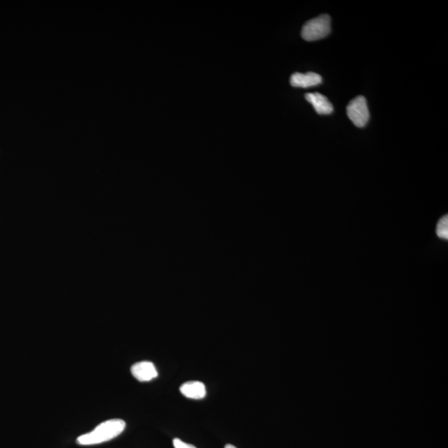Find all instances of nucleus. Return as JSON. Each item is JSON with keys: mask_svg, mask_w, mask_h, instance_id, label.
<instances>
[{"mask_svg": "<svg viewBox=\"0 0 448 448\" xmlns=\"http://www.w3.org/2000/svg\"><path fill=\"white\" fill-rule=\"evenodd\" d=\"M126 429V422L121 420H111L101 422L92 432L78 437L77 442L80 445H95L108 442L115 438Z\"/></svg>", "mask_w": 448, "mask_h": 448, "instance_id": "1", "label": "nucleus"}, {"mask_svg": "<svg viewBox=\"0 0 448 448\" xmlns=\"http://www.w3.org/2000/svg\"><path fill=\"white\" fill-rule=\"evenodd\" d=\"M331 17L322 15L308 21L302 28V37L306 41H316L327 37L331 31Z\"/></svg>", "mask_w": 448, "mask_h": 448, "instance_id": "2", "label": "nucleus"}, {"mask_svg": "<svg viewBox=\"0 0 448 448\" xmlns=\"http://www.w3.org/2000/svg\"><path fill=\"white\" fill-rule=\"evenodd\" d=\"M347 115L359 128H365L370 119V112L365 96H359L347 105Z\"/></svg>", "mask_w": 448, "mask_h": 448, "instance_id": "3", "label": "nucleus"}, {"mask_svg": "<svg viewBox=\"0 0 448 448\" xmlns=\"http://www.w3.org/2000/svg\"><path fill=\"white\" fill-rule=\"evenodd\" d=\"M132 374L139 381L148 382L157 377L158 372L153 363L143 361L135 363Z\"/></svg>", "mask_w": 448, "mask_h": 448, "instance_id": "4", "label": "nucleus"}, {"mask_svg": "<svg viewBox=\"0 0 448 448\" xmlns=\"http://www.w3.org/2000/svg\"><path fill=\"white\" fill-rule=\"evenodd\" d=\"M290 83L294 87L308 88L319 85L322 83V78L311 71L307 74L295 73L291 75Z\"/></svg>", "mask_w": 448, "mask_h": 448, "instance_id": "5", "label": "nucleus"}, {"mask_svg": "<svg viewBox=\"0 0 448 448\" xmlns=\"http://www.w3.org/2000/svg\"><path fill=\"white\" fill-rule=\"evenodd\" d=\"M306 99L313 105L316 112L319 115H329L334 111L333 105L327 96L321 95L320 93H307Z\"/></svg>", "mask_w": 448, "mask_h": 448, "instance_id": "6", "label": "nucleus"}, {"mask_svg": "<svg viewBox=\"0 0 448 448\" xmlns=\"http://www.w3.org/2000/svg\"><path fill=\"white\" fill-rule=\"evenodd\" d=\"M180 392L186 398L202 399L206 396V387L202 382L190 381L182 384Z\"/></svg>", "mask_w": 448, "mask_h": 448, "instance_id": "7", "label": "nucleus"}, {"mask_svg": "<svg viewBox=\"0 0 448 448\" xmlns=\"http://www.w3.org/2000/svg\"><path fill=\"white\" fill-rule=\"evenodd\" d=\"M436 234L439 238L442 239H448V218L447 215L442 217L438 221L436 227Z\"/></svg>", "mask_w": 448, "mask_h": 448, "instance_id": "8", "label": "nucleus"}, {"mask_svg": "<svg viewBox=\"0 0 448 448\" xmlns=\"http://www.w3.org/2000/svg\"><path fill=\"white\" fill-rule=\"evenodd\" d=\"M173 445H174L175 448H196L192 445H189V443L181 441L179 438L174 439Z\"/></svg>", "mask_w": 448, "mask_h": 448, "instance_id": "9", "label": "nucleus"}, {"mask_svg": "<svg viewBox=\"0 0 448 448\" xmlns=\"http://www.w3.org/2000/svg\"><path fill=\"white\" fill-rule=\"evenodd\" d=\"M225 448H236V447H235L234 445H226Z\"/></svg>", "mask_w": 448, "mask_h": 448, "instance_id": "10", "label": "nucleus"}]
</instances>
